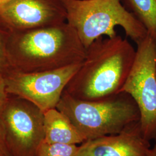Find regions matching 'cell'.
<instances>
[{"label":"cell","mask_w":156,"mask_h":156,"mask_svg":"<svg viewBox=\"0 0 156 156\" xmlns=\"http://www.w3.org/2000/svg\"><path fill=\"white\" fill-rule=\"evenodd\" d=\"M45 140L49 143L78 145L86 138L68 117L57 108L44 112Z\"/></svg>","instance_id":"10"},{"label":"cell","mask_w":156,"mask_h":156,"mask_svg":"<svg viewBox=\"0 0 156 156\" xmlns=\"http://www.w3.org/2000/svg\"><path fill=\"white\" fill-rule=\"evenodd\" d=\"M56 108L86 140L120 133L140 123V117L134 99L123 91L101 100L84 101L64 91Z\"/></svg>","instance_id":"3"},{"label":"cell","mask_w":156,"mask_h":156,"mask_svg":"<svg viewBox=\"0 0 156 156\" xmlns=\"http://www.w3.org/2000/svg\"><path fill=\"white\" fill-rule=\"evenodd\" d=\"M0 127L11 156H35L45 140L44 112L29 101L9 94L0 108Z\"/></svg>","instance_id":"5"},{"label":"cell","mask_w":156,"mask_h":156,"mask_svg":"<svg viewBox=\"0 0 156 156\" xmlns=\"http://www.w3.org/2000/svg\"><path fill=\"white\" fill-rule=\"evenodd\" d=\"M136 45L134 64L121 92L136 102L142 134L150 141L156 138V42L147 35Z\"/></svg>","instance_id":"6"},{"label":"cell","mask_w":156,"mask_h":156,"mask_svg":"<svg viewBox=\"0 0 156 156\" xmlns=\"http://www.w3.org/2000/svg\"><path fill=\"white\" fill-rule=\"evenodd\" d=\"M8 31L0 27V76L4 78L11 73L6 52Z\"/></svg>","instance_id":"13"},{"label":"cell","mask_w":156,"mask_h":156,"mask_svg":"<svg viewBox=\"0 0 156 156\" xmlns=\"http://www.w3.org/2000/svg\"><path fill=\"white\" fill-rule=\"evenodd\" d=\"M66 20L60 0H12L0 9V27L7 31L53 26Z\"/></svg>","instance_id":"8"},{"label":"cell","mask_w":156,"mask_h":156,"mask_svg":"<svg viewBox=\"0 0 156 156\" xmlns=\"http://www.w3.org/2000/svg\"><path fill=\"white\" fill-rule=\"evenodd\" d=\"M67 20L75 30L86 49L95 40L117 35L115 27H122L136 44L148 35L144 26L121 3V0H60Z\"/></svg>","instance_id":"4"},{"label":"cell","mask_w":156,"mask_h":156,"mask_svg":"<svg viewBox=\"0 0 156 156\" xmlns=\"http://www.w3.org/2000/svg\"><path fill=\"white\" fill-rule=\"evenodd\" d=\"M82 63L38 73H11L4 77L6 91L29 101L44 112L56 108Z\"/></svg>","instance_id":"7"},{"label":"cell","mask_w":156,"mask_h":156,"mask_svg":"<svg viewBox=\"0 0 156 156\" xmlns=\"http://www.w3.org/2000/svg\"><path fill=\"white\" fill-rule=\"evenodd\" d=\"M9 96L6 89L5 83L4 78L0 76V108L4 104Z\"/></svg>","instance_id":"14"},{"label":"cell","mask_w":156,"mask_h":156,"mask_svg":"<svg viewBox=\"0 0 156 156\" xmlns=\"http://www.w3.org/2000/svg\"><path fill=\"white\" fill-rule=\"evenodd\" d=\"M124 2L156 42V0H124Z\"/></svg>","instance_id":"11"},{"label":"cell","mask_w":156,"mask_h":156,"mask_svg":"<svg viewBox=\"0 0 156 156\" xmlns=\"http://www.w3.org/2000/svg\"><path fill=\"white\" fill-rule=\"evenodd\" d=\"M135 56L133 46L117 34L98 38L86 49L83 62L64 91L84 101L116 94L128 78Z\"/></svg>","instance_id":"2"},{"label":"cell","mask_w":156,"mask_h":156,"mask_svg":"<svg viewBox=\"0 0 156 156\" xmlns=\"http://www.w3.org/2000/svg\"><path fill=\"white\" fill-rule=\"evenodd\" d=\"M78 149L77 145L49 143L44 140L35 156H78Z\"/></svg>","instance_id":"12"},{"label":"cell","mask_w":156,"mask_h":156,"mask_svg":"<svg viewBox=\"0 0 156 156\" xmlns=\"http://www.w3.org/2000/svg\"><path fill=\"white\" fill-rule=\"evenodd\" d=\"M6 52L11 73H34L82 63L86 49L75 30L66 22L8 31Z\"/></svg>","instance_id":"1"},{"label":"cell","mask_w":156,"mask_h":156,"mask_svg":"<svg viewBox=\"0 0 156 156\" xmlns=\"http://www.w3.org/2000/svg\"><path fill=\"white\" fill-rule=\"evenodd\" d=\"M12 0H0V9L10 2Z\"/></svg>","instance_id":"17"},{"label":"cell","mask_w":156,"mask_h":156,"mask_svg":"<svg viewBox=\"0 0 156 156\" xmlns=\"http://www.w3.org/2000/svg\"><path fill=\"white\" fill-rule=\"evenodd\" d=\"M149 142L138 123L120 133L84 141L79 146L78 156H147Z\"/></svg>","instance_id":"9"},{"label":"cell","mask_w":156,"mask_h":156,"mask_svg":"<svg viewBox=\"0 0 156 156\" xmlns=\"http://www.w3.org/2000/svg\"><path fill=\"white\" fill-rule=\"evenodd\" d=\"M155 144L153 147L151 148L147 156H156V138L155 139Z\"/></svg>","instance_id":"16"},{"label":"cell","mask_w":156,"mask_h":156,"mask_svg":"<svg viewBox=\"0 0 156 156\" xmlns=\"http://www.w3.org/2000/svg\"><path fill=\"white\" fill-rule=\"evenodd\" d=\"M0 156H11L6 147L4 136L0 127Z\"/></svg>","instance_id":"15"}]
</instances>
